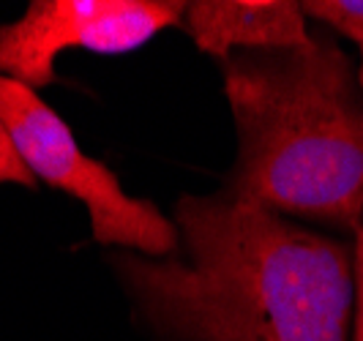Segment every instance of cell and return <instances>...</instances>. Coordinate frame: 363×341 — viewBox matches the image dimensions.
Returning <instances> with one entry per match:
<instances>
[{"label": "cell", "mask_w": 363, "mask_h": 341, "mask_svg": "<svg viewBox=\"0 0 363 341\" xmlns=\"http://www.w3.org/2000/svg\"><path fill=\"white\" fill-rule=\"evenodd\" d=\"M238 197L276 213L363 224V107L339 44L262 50L227 63Z\"/></svg>", "instance_id": "cell-2"}, {"label": "cell", "mask_w": 363, "mask_h": 341, "mask_svg": "<svg viewBox=\"0 0 363 341\" xmlns=\"http://www.w3.org/2000/svg\"><path fill=\"white\" fill-rule=\"evenodd\" d=\"M183 254H118L128 292L181 341H347L352 273L345 246L246 197H181Z\"/></svg>", "instance_id": "cell-1"}, {"label": "cell", "mask_w": 363, "mask_h": 341, "mask_svg": "<svg viewBox=\"0 0 363 341\" xmlns=\"http://www.w3.org/2000/svg\"><path fill=\"white\" fill-rule=\"evenodd\" d=\"M0 183H14L25 189H36V175L30 172V167L19 156L17 145L11 140V134L0 123Z\"/></svg>", "instance_id": "cell-7"}, {"label": "cell", "mask_w": 363, "mask_h": 341, "mask_svg": "<svg viewBox=\"0 0 363 341\" xmlns=\"http://www.w3.org/2000/svg\"><path fill=\"white\" fill-rule=\"evenodd\" d=\"M301 9L306 17L320 19L333 30L363 44V0H309L301 3Z\"/></svg>", "instance_id": "cell-6"}, {"label": "cell", "mask_w": 363, "mask_h": 341, "mask_svg": "<svg viewBox=\"0 0 363 341\" xmlns=\"http://www.w3.org/2000/svg\"><path fill=\"white\" fill-rule=\"evenodd\" d=\"M355 235V325H352V341H363V224L352 230Z\"/></svg>", "instance_id": "cell-8"}, {"label": "cell", "mask_w": 363, "mask_h": 341, "mask_svg": "<svg viewBox=\"0 0 363 341\" xmlns=\"http://www.w3.org/2000/svg\"><path fill=\"white\" fill-rule=\"evenodd\" d=\"M183 17L186 3L172 0H36L17 22L0 25V74L47 88L60 52H131Z\"/></svg>", "instance_id": "cell-4"}, {"label": "cell", "mask_w": 363, "mask_h": 341, "mask_svg": "<svg viewBox=\"0 0 363 341\" xmlns=\"http://www.w3.org/2000/svg\"><path fill=\"white\" fill-rule=\"evenodd\" d=\"M361 55H363V44H361ZM361 85H363V63H361Z\"/></svg>", "instance_id": "cell-9"}, {"label": "cell", "mask_w": 363, "mask_h": 341, "mask_svg": "<svg viewBox=\"0 0 363 341\" xmlns=\"http://www.w3.org/2000/svg\"><path fill=\"white\" fill-rule=\"evenodd\" d=\"M186 30L202 52L227 60L233 50H301L314 36L292 0H200L186 3Z\"/></svg>", "instance_id": "cell-5"}, {"label": "cell", "mask_w": 363, "mask_h": 341, "mask_svg": "<svg viewBox=\"0 0 363 341\" xmlns=\"http://www.w3.org/2000/svg\"><path fill=\"white\" fill-rule=\"evenodd\" d=\"M0 123L19 156L47 186L77 197L91 213L93 240L123 246L150 259L178 254V227L147 199L128 197L118 175L85 156L72 128L33 88L0 74Z\"/></svg>", "instance_id": "cell-3"}]
</instances>
